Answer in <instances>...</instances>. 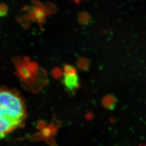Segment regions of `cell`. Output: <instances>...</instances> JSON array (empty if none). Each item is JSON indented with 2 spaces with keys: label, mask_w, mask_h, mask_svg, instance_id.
<instances>
[{
  "label": "cell",
  "mask_w": 146,
  "mask_h": 146,
  "mask_svg": "<svg viewBox=\"0 0 146 146\" xmlns=\"http://www.w3.org/2000/svg\"><path fill=\"white\" fill-rule=\"evenodd\" d=\"M26 115L24 103L13 91L0 90V139L19 127Z\"/></svg>",
  "instance_id": "1"
},
{
  "label": "cell",
  "mask_w": 146,
  "mask_h": 146,
  "mask_svg": "<svg viewBox=\"0 0 146 146\" xmlns=\"http://www.w3.org/2000/svg\"><path fill=\"white\" fill-rule=\"evenodd\" d=\"M63 84L69 91H73L79 86V77L76 72H64Z\"/></svg>",
  "instance_id": "2"
},
{
  "label": "cell",
  "mask_w": 146,
  "mask_h": 146,
  "mask_svg": "<svg viewBox=\"0 0 146 146\" xmlns=\"http://www.w3.org/2000/svg\"><path fill=\"white\" fill-rule=\"evenodd\" d=\"M65 73H74L76 72V69L70 65H65Z\"/></svg>",
  "instance_id": "3"
},
{
  "label": "cell",
  "mask_w": 146,
  "mask_h": 146,
  "mask_svg": "<svg viewBox=\"0 0 146 146\" xmlns=\"http://www.w3.org/2000/svg\"><path fill=\"white\" fill-rule=\"evenodd\" d=\"M74 1H76V2H77V3H78L79 1H80V0H74Z\"/></svg>",
  "instance_id": "4"
},
{
  "label": "cell",
  "mask_w": 146,
  "mask_h": 146,
  "mask_svg": "<svg viewBox=\"0 0 146 146\" xmlns=\"http://www.w3.org/2000/svg\"><path fill=\"white\" fill-rule=\"evenodd\" d=\"M145 146H146V145H145Z\"/></svg>",
  "instance_id": "5"
}]
</instances>
